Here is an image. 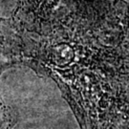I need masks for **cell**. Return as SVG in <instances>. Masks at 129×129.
<instances>
[{
  "instance_id": "obj_1",
  "label": "cell",
  "mask_w": 129,
  "mask_h": 129,
  "mask_svg": "<svg viewBox=\"0 0 129 129\" xmlns=\"http://www.w3.org/2000/svg\"><path fill=\"white\" fill-rule=\"evenodd\" d=\"M85 13L84 0H19L15 23L44 36L71 30Z\"/></svg>"
},
{
  "instance_id": "obj_2",
  "label": "cell",
  "mask_w": 129,
  "mask_h": 129,
  "mask_svg": "<svg viewBox=\"0 0 129 129\" xmlns=\"http://www.w3.org/2000/svg\"><path fill=\"white\" fill-rule=\"evenodd\" d=\"M31 50L14 19L0 18V75L30 62Z\"/></svg>"
},
{
  "instance_id": "obj_3",
  "label": "cell",
  "mask_w": 129,
  "mask_h": 129,
  "mask_svg": "<svg viewBox=\"0 0 129 129\" xmlns=\"http://www.w3.org/2000/svg\"><path fill=\"white\" fill-rule=\"evenodd\" d=\"M17 120V112L13 107L5 104L0 99V129H13Z\"/></svg>"
}]
</instances>
